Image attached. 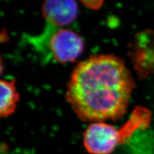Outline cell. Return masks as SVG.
I'll return each instance as SVG.
<instances>
[{
    "label": "cell",
    "instance_id": "4",
    "mask_svg": "<svg viewBox=\"0 0 154 154\" xmlns=\"http://www.w3.org/2000/svg\"><path fill=\"white\" fill-rule=\"evenodd\" d=\"M130 53L135 70L140 78L154 76V31L138 34L132 42Z\"/></svg>",
    "mask_w": 154,
    "mask_h": 154
},
{
    "label": "cell",
    "instance_id": "3",
    "mask_svg": "<svg viewBox=\"0 0 154 154\" xmlns=\"http://www.w3.org/2000/svg\"><path fill=\"white\" fill-rule=\"evenodd\" d=\"M84 49L83 38L76 32L59 29L48 40L46 51L60 63L74 62L82 55Z\"/></svg>",
    "mask_w": 154,
    "mask_h": 154
},
{
    "label": "cell",
    "instance_id": "5",
    "mask_svg": "<svg viewBox=\"0 0 154 154\" xmlns=\"http://www.w3.org/2000/svg\"><path fill=\"white\" fill-rule=\"evenodd\" d=\"M42 13L46 24L62 29L76 19L79 7L74 1H47L42 6Z\"/></svg>",
    "mask_w": 154,
    "mask_h": 154
},
{
    "label": "cell",
    "instance_id": "6",
    "mask_svg": "<svg viewBox=\"0 0 154 154\" xmlns=\"http://www.w3.org/2000/svg\"><path fill=\"white\" fill-rule=\"evenodd\" d=\"M19 100V95L14 81L0 79V119L12 114Z\"/></svg>",
    "mask_w": 154,
    "mask_h": 154
},
{
    "label": "cell",
    "instance_id": "1",
    "mask_svg": "<svg viewBox=\"0 0 154 154\" xmlns=\"http://www.w3.org/2000/svg\"><path fill=\"white\" fill-rule=\"evenodd\" d=\"M134 87L122 59L113 54L96 55L75 67L66 99L83 121H116L126 113Z\"/></svg>",
    "mask_w": 154,
    "mask_h": 154
},
{
    "label": "cell",
    "instance_id": "7",
    "mask_svg": "<svg viewBox=\"0 0 154 154\" xmlns=\"http://www.w3.org/2000/svg\"><path fill=\"white\" fill-rule=\"evenodd\" d=\"M4 69H5V67H4L3 61H2V59L1 56H0V76H1L2 74Z\"/></svg>",
    "mask_w": 154,
    "mask_h": 154
},
{
    "label": "cell",
    "instance_id": "2",
    "mask_svg": "<svg viewBox=\"0 0 154 154\" xmlns=\"http://www.w3.org/2000/svg\"><path fill=\"white\" fill-rule=\"evenodd\" d=\"M149 116L146 109H136L119 129L104 122L91 123L84 134L86 151L91 154H111L117 146L126 143L134 131L147 126Z\"/></svg>",
    "mask_w": 154,
    "mask_h": 154
}]
</instances>
